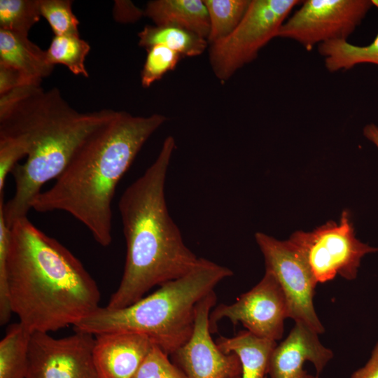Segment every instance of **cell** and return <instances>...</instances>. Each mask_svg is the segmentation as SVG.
<instances>
[{
  "label": "cell",
  "instance_id": "28",
  "mask_svg": "<svg viewBox=\"0 0 378 378\" xmlns=\"http://www.w3.org/2000/svg\"><path fill=\"white\" fill-rule=\"evenodd\" d=\"M10 241L8 227L2 210L0 209V323L6 324L12 311L9 300L7 282L6 262Z\"/></svg>",
  "mask_w": 378,
  "mask_h": 378
},
{
  "label": "cell",
  "instance_id": "22",
  "mask_svg": "<svg viewBox=\"0 0 378 378\" xmlns=\"http://www.w3.org/2000/svg\"><path fill=\"white\" fill-rule=\"evenodd\" d=\"M90 50L89 43L80 36H55L46 55L50 64H62L75 75L88 77L85 60Z\"/></svg>",
  "mask_w": 378,
  "mask_h": 378
},
{
  "label": "cell",
  "instance_id": "9",
  "mask_svg": "<svg viewBox=\"0 0 378 378\" xmlns=\"http://www.w3.org/2000/svg\"><path fill=\"white\" fill-rule=\"evenodd\" d=\"M375 6L371 0H306L281 27L277 37L307 50L334 40H347Z\"/></svg>",
  "mask_w": 378,
  "mask_h": 378
},
{
  "label": "cell",
  "instance_id": "3",
  "mask_svg": "<svg viewBox=\"0 0 378 378\" xmlns=\"http://www.w3.org/2000/svg\"><path fill=\"white\" fill-rule=\"evenodd\" d=\"M175 146L174 137H166L155 161L119 200L126 258L108 308L136 302L153 287L183 276L202 260L184 243L167 206L164 186Z\"/></svg>",
  "mask_w": 378,
  "mask_h": 378
},
{
  "label": "cell",
  "instance_id": "20",
  "mask_svg": "<svg viewBox=\"0 0 378 378\" xmlns=\"http://www.w3.org/2000/svg\"><path fill=\"white\" fill-rule=\"evenodd\" d=\"M31 334L20 322L9 326L0 341V378H26Z\"/></svg>",
  "mask_w": 378,
  "mask_h": 378
},
{
  "label": "cell",
  "instance_id": "30",
  "mask_svg": "<svg viewBox=\"0 0 378 378\" xmlns=\"http://www.w3.org/2000/svg\"><path fill=\"white\" fill-rule=\"evenodd\" d=\"M351 378H378V342L366 364L356 370Z\"/></svg>",
  "mask_w": 378,
  "mask_h": 378
},
{
  "label": "cell",
  "instance_id": "21",
  "mask_svg": "<svg viewBox=\"0 0 378 378\" xmlns=\"http://www.w3.org/2000/svg\"><path fill=\"white\" fill-rule=\"evenodd\" d=\"M207 8L211 45L229 35L246 13L251 0H203Z\"/></svg>",
  "mask_w": 378,
  "mask_h": 378
},
{
  "label": "cell",
  "instance_id": "27",
  "mask_svg": "<svg viewBox=\"0 0 378 378\" xmlns=\"http://www.w3.org/2000/svg\"><path fill=\"white\" fill-rule=\"evenodd\" d=\"M168 356L154 344L133 378H187Z\"/></svg>",
  "mask_w": 378,
  "mask_h": 378
},
{
  "label": "cell",
  "instance_id": "13",
  "mask_svg": "<svg viewBox=\"0 0 378 378\" xmlns=\"http://www.w3.org/2000/svg\"><path fill=\"white\" fill-rule=\"evenodd\" d=\"M153 345L140 333L95 335L92 356L99 378H133Z\"/></svg>",
  "mask_w": 378,
  "mask_h": 378
},
{
  "label": "cell",
  "instance_id": "29",
  "mask_svg": "<svg viewBox=\"0 0 378 378\" xmlns=\"http://www.w3.org/2000/svg\"><path fill=\"white\" fill-rule=\"evenodd\" d=\"M29 83H36L29 81L17 70L0 64V95Z\"/></svg>",
  "mask_w": 378,
  "mask_h": 378
},
{
  "label": "cell",
  "instance_id": "31",
  "mask_svg": "<svg viewBox=\"0 0 378 378\" xmlns=\"http://www.w3.org/2000/svg\"><path fill=\"white\" fill-rule=\"evenodd\" d=\"M363 135L378 148V126L370 123L363 127Z\"/></svg>",
  "mask_w": 378,
  "mask_h": 378
},
{
  "label": "cell",
  "instance_id": "14",
  "mask_svg": "<svg viewBox=\"0 0 378 378\" xmlns=\"http://www.w3.org/2000/svg\"><path fill=\"white\" fill-rule=\"evenodd\" d=\"M318 335L308 326L295 323L286 340L272 353L268 368L270 378H303L307 373L303 365L307 360L320 373L333 354L320 342Z\"/></svg>",
  "mask_w": 378,
  "mask_h": 378
},
{
  "label": "cell",
  "instance_id": "18",
  "mask_svg": "<svg viewBox=\"0 0 378 378\" xmlns=\"http://www.w3.org/2000/svg\"><path fill=\"white\" fill-rule=\"evenodd\" d=\"M138 36L139 45L146 49L160 44L187 57L200 55L209 44L195 33L174 26L146 25Z\"/></svg>",
  "mask_w": 378,
  "mask_h": 378
},
{
  "label": "cell",
  "instance_id": "2",
  "mask_svg": "<svg viewBox=\"0 0 378 378\" xmlns=\"http://www.w3.org/2000/svg\"><path fill=\"white\" fill-rule=\"evenodd\" d=\"M167 120L159 113L115 111L78 148L62 174L31 207L62 211L83 223L102 246L112 241V202L117 186L149 137Z\"/></svg>",
  "mask_w": 378,
  "mask_h": 378
},
{
  "label": "cell",
  "instance_id": "24",
  "mask_svg": "<svg viewBox=\"0 0 378 378\" xmlns=\"http://www.w3.org/2000/svg\"><path fill=\"white\" fill-rule=\"evenodd\" d=\"M72 1L40 0L41 16L49 23L55 36H79V22L71 8Z\"/></svg>",
  "mask_w": 378,
  "mask_h": 378
},
{
  "label": "cell",
  "instance_id": "6",
  "mask_svg": "<svg viewBox=\"0 0 378 378\" xmlns=\"http://www.w3.org/2000/svg\"><path fill=\"white\" fill-rule=\"evenodd\" d=\"M301 1L251 0L243 18L225 38L209 48L211 69L221 82L254 60L279 31L291 10Z\"/></svg>",
  "mask_w": 378,
  "mask_h": 378
},
{
  "label": "cell",
  "instance_id": "19",
  "mask_svg": "<svg viewBox=\"0 0 378 378\" xmlns=\"http://www.w3.org/2000/svg\"><path fill=\"white\" fill-rule=\"evenodd\" d=\"M330 72L349 70L361 64L378 65V33L367 46L351 44L347 40H334L318 46Z\"/></svg>",
  "mask_w": 378,
  "mask_h": 378
},
{
  "label": "cell",
  "instance_id": "7",
  "mask_svg": "<svg viewBox=\"0 0 378 378\" xmlns=\"http://www.w3.org/2000/svg\"><path fill=\"white\" fill-rule=\"evenodd\" d=\"M289 240L302 252L318 283L337 275L354 279L363 257L378 251L356 237L347 210L338 222L328 221L311 232L296 231Z\"/></svg>",
  "mask_w": 378,
  "mask_h": 378
},
{
  "label": "cell",
  "instance_id": "16",
  "mask_svg": "<svg viewBox=\"0 0 378 378\" xmlns=\"http://www.w3.org/2000/svg\"><path fill=\"white\" fill-rule=\"evenodd\" d=\"M144 12L155 25L181 27L208 38L210 24L204 1L154 0L148 2Z\"/></svg>",
  "mask_w": 378,
  "mask_h": 378
},
{
  "label": "cell",
  "instance_id": "17",
  "mask_svg": "<svg viewBox=\"0 0 378 378\" xmlns=\"http://www.w3.org/2000/svg\"><path fill=\"white\" fill-rule=\"evenodd\" d=\"M216 342L223 352L239 356L241 378H267L270 356L276 346L275 341L258 337L246 330L233 337L221 336Z\"/></svg>",
  "mask_w": 378,
  "mask_h": 378
},
{
  "label": "cell",
  "instance_id": "32",
  "mask_svg": "<svg viewBox=\"0 0 378 378\" xmlns=\"http://www.w3.org/2000/svg\"><path fill=\"white\" fill-rule=\"evenodd\" d=\"M303 378H319L318 376H313L311 374H307V372L304 374Z\"/></svg>",
  "mask_w": 378,
  "mask_h": 378
},
{
  "label": "cell",
  "instance_id": "10",
  "mask_svg": "<svg viewBox=\"0 0 378 378\" xmlns=\"http://www.w3.org/2000/svg\"><path fill=\"white\" fill-rule=\"evenodd\" d=\"M286 318L288 307L282 289L275 277L265 271L259 283L235 302L216 307L209 321L211 333L217 331L219 321L227 318L234 326L241 323L258 337L276 342L282 337Z\"/></svg>",
  "mask_w": 378,
  "mask_h": 378
},
{
  "label": "cell",
  "instance_id": "26",
  "mask_svg": "<svg viewBox=\"0 0 378 378\" xmlns=\"http://www.w3.org/2000/svg\"><path fill=\"white\" fill-rule=\"evenodd\" d=\"M27 153V147L20 137L0 132V199L4 200L7 176Z\"/></svg>",
  "mask_w": 378,
  "mask_h": 378
},
{
  "label": "cell",
  "instance_id": "15",
  "mask_svg": "<svg viewBox=\"0 0 378 378\" xmlns=\"http://www.w3.org/2000/svg\"><path fill=\"white\" fill-rule=\"evenodd\" d=\"M0 64L20 72L27 80L41 83L54 69L46 51L28 38L27 34L0 29Z\"/></svg>",
  "mask_w": 378,
  "mask_h": 378
},
{
  "label": "cell",
  "instance_id": "23",
  "mask_svg": "<svg viewBox=\"0 0 378 378\" xmlns=\"http://www.w3.org/2000/svg\"><path fill=\"white\" fill-rule=\"evenodd\" d=\"M41 16L40 0L0 1V29L28 35Z\"/></svg>",
  "mask_w": 378,
  "mask_h": 378
},
{
  "label": "cell",
  "instance_id": "8",
  "mask_svg": "<svg viewBox=\"0 0 378 378\" xmlns=\"http://www.w3.org/2000/svg\"><path fill=\"white\" fill-rule=\"evenodd\" d=\"M255 239L265 258V271L275 277L284 294L288 318L323 332L313 304L318 282L302 252L289 239L278 240L262 232H256Z\"/></svg>",
  "mask_w": 378,
  "mask_h": 378
},
{
  "label": "cell",
  "instance_id": "25",
  "mask_svg": "<svg viewBox=\"0 0 378 378\" xmlns=\"http://www.w3.org/2000/svg\"><path fill=\"white\" fill-rule=\"evenodd\" d=\"M147 55L141 72L144 88H149L177 66L181 55L163 45H155L146 49Z\"/></svg>",
  "mask_w": 378,
  "mask_h": 378
},
{
  "label": "cell",
  "instance_id": "4",
  "mask_svg": "<svg viewBox=\"0 0 378 378\" xmlns=\"http://www.w3.org/2000/svg\"><path fill=\"white\" fill-rule=\"evenodd\" d=\"M115 113L111 109L80 113L57 88L45 91L41 85L0 104V130L19 136L28 148L25 162L11 172L13 197L6 202L0 200L8 227L27 217L42 187L62 174L83 141Z\"/></svg>",
  "mask_w": 378,
  "mask_h": 378
},
{
  "label": "cell",
  "instance_id": "1",
  "mask_svg": "<svg viewBox=\"0 0 378 378\" xmlns=\"http://www.w3.org/2000/svg\"><path fill=\"white\" fill-rule=\"evenodd\" d=\"M9 228V300L24 327L49 333L74 326L100 307L97 283L68 248L27 217Z\"/></svg>",
  "mask_w": 378,
  "mask_h": 378
},
{
  "label": "cell",
  "instance_id": "5",
  "mask_svg": "<svg viewBox=\"0 0 378 378\" xmlns=\"http://www.w3.org/2000/svg\"><path fill=\"white\" fill-rule=\"evenodd\" d=\"M228 267L202 258L191 272L162 284L152 294L122 308L99 307L74 326V330L97 335L132 332L146 335L172 355L193 332L197 304L223 279Z\"/></svg>",
  "mask_w": 378,
  "mask_h": 378
},
{
  "label": "cell",
  "instance_id": "11",
  "mask_svg": "<svg viewBox=\"0 0 378 378\" xmlns=\"http://www.w3.org/2000/svg\"><path fill=\"white\" fill-rule=\"evenodd\" d=\"M94 335L81 331L62 338L31 334L26 378H99L93 361Z\"/></svg>",
  "mask_w": 378,
  "mask_h": 378
},
{
  "label": "cell",
  "instance_id": "12",
  "mask_svg": "<svg viewBox=\"0 0 378 378\" xmlns=\"http://www.w3.org/2000/svg\"><path fill=\"white\" fill-rule=\"evenodd\" d=\"M216 299L213 291L197 304L192 335L172 354L187 378H241L239 356L223 352L211 336L209 314Z\"/></svg>",
  "mask_w": 378,
  "mask_h": 378
}]
</instances>
